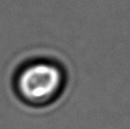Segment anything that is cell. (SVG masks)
Listing matches in <instances>:
<instances>
[{"label":"cell","instance_id":"obj_1","mask_svg":"<svg viewBox=\"0 0 130 129\" xmlns=\"http://www.w3.org/2000/svg\"><path fill=\"white\" fill-rule=\"evenodd\" d=\"M66 74L58 63L36 59L22 65L14 78V88L21 101L31 106H45L62 95Z\"/></svg>","mask_w":130,"mask_h":129}]
</instances>
